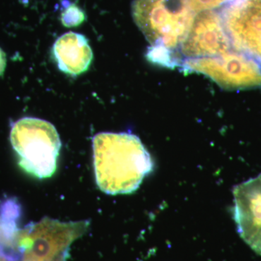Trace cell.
Listing matches in <instances>:
<instances>
[{"label":"cell","instance_id":"obj_12","mask_svg":"<svg viewBox=\"0 0 261 261\" xmlns=\"http://www.w3.org/2000/svg\"><path fill=\"white\" fill-rule=\"evenodd\" d=\"M231 0H189L196 13L205 10H217Z\"/></svg>","mask_w":261,"mask_h":261},{"label":"cell","instance_id":"obj_14","mask_svg":"<svg viewBox=\"0 0 261 261\" xmlns=\"http://www.w3.org/2000/svg\"><path fill=\"white\" fill-rule=\"evenodd\" d=\"M67 252L66 253L63 254V255H61V257H58V258H57L56 260H55L54 261H65V257H66Z\"/></svg>","mask_w":261,"mask_h":261},{"label":"cell","instance_id":"obj_10","mask_svg":"<svg viewBox=\"0 0 261 261\" xmlns=\"http://www.w3.org/2000/svg\"><path fill=\"white\" fill-rule=\"evenodd\" d=\"M20 208L15 201L9 200L0 206V247L12 256L20 258L16 241Z\"/></svg>","mask_w":261,"mask_h":261},{"label":"cell","instance_id":"obj_13","mask_svg":"<svg viewBox=\"0 0 261 261\" xmlns=\"http://www.w3.org/2000/svg\"><path fill=\"white\" fill-rule=\"evenodd\" d=\"M6 67V56L4 51L0 48V76L4 73Z\"/></svg>","mask_w":261,"mask_h":261},{"label":"cell","instance_id":"obj_1","mask_svg":"<svg viewBox=\"0 0 261 261\" xmlns=\"http://www.w3.org/2000/svg\"><path fill=\"white\" fill-rule=\"evenodd\" d=\"M92 147L96 182L108 195L133 193L153 170L148 151L132 134H97Z\"/></svg>","mask_w":261,"mask_h":261},{"label":"cell","instance_id":"obj_15","mask_svg":"<svg viewBox=\"0 0 261 261\" xmlns=\"http://www.w3.org/2000/svg\"><path fill=\"white\" fill-rule=\"evenodd\" d=\"M259 175H260V176H261V173H260V174H259Z\"/></svg>","mask_w":261,"mask_h":261},{"label":"cell","instance_id":"obj_2","mask_svg":"<svg viewBox=\"0 0 261 261\" xmlns=\"http://www.w3.org/2000/svg\"><path fill=\"white\" fill-rule=\"evenodd\" d=\"M197 13L189 0H135L132 15L150 44L149 61L163 66H178L177 54Z\"/></svg>","mask_w":261,"mask_h":261},{"label":"cell","instance_id":"obj_7","mask_svg":"<svg viewBox=\"0 0 261 261\" xmlns=\"http://www.w3.org/2000/svg\"><path fill=\"white\" fill-rule=\"evenodd\" d=\"M231 49L219 10L200 12L178 49V66L185 60L219 56Z\"/></svg>","mask_w":261,"mask_h":261},{"label":"cell","instance_id":"obj_5","mask_svg":"<svg viewBox=\"0 0 261 261\" xmlns=\"http://www.w3.org/2000/svg\"><path fill=\"white\" fill-rule=\"evenodd\" d=\"M180 66L187 71L205 75L228 90L261 87L260 65L233 49L219 56L185 60Z\"/></svg>","mask_w":261,"mask_h":261},{"label":"cell","instance_id":"obj_11","mask_svg":"<svg viewBox=\"0 0 261 261\" xmlns=\"http://www.w3.org/2000/svg\"><path fill=\"white\" fill-rule=\"evenodd\" d=\"M61 20L64 27L72 28L83 23L86 20V15L80 7L73 3H68L62 11Z\"/></svg>","mask_w":261,"mask_h":261},{"label":"cell","instance_id":"obj_8","mask_svg":"<svg viewBox=\"0 0 261 261\" xmlns=\"http://www.w3.org/2000/svg\"><path fill=\"white\" fill-rule=\"evenodd\" d=\"M233 219L240 238L261 255V176L252 178L233 189Z\"/></svg>","mask_w":261,"mask_h":261},{"label":"cell","instance_id":"obj_3","mask_svg":"<svg viewBox=\"0 0 261 261\" xmlns=\"http://www.w3.org/2000/svg\"><path fill=\"white\" fill-rule=\"evenodd\" d=\"M10 142L20 168L34 177H51L57 169L61 148L60 136L51 123L25 117L15 122Z\"/></svg>","mask_w":261,"mask_h":261},{"label":"cell","instance_id":"obj_6","mask_svg":"<svg viewBox=\"0 0 261 261\" xmlns=\"http://www.w3.org/2000/svg\"><path fill=\"white\" fill-rule=\"evenodd\" d=\"M219 11L232 49L261 68V0H231Z\"/></svg>","mask_w":261,"mask_h":261},{"label":"cell","instance_id":"obj_4","mask_svg":"<svg viewBox=\"0 0 261 261\" xmlns=\"http://www.w3.org/2000/svg\"><path fill=\"white\" fill-rule=\"evenodd\" d=\"M89 221L61 222L45 217L19 229L17 252L20 261H54L66 253L68 247L87 232Z\"/></svg>","mask_w":261,"mask_h":261},{"label":"cell","instance_id":"obj_9","mask_svg":"<svg viewBox=\"0 0 261 261\" xmlns=\"http://www.w3.org/2000/svg\"><path fill=\"white\" fill-rule=\"evenodd\" d=\"M51 53L58 68L71 75L87 71L93 59L88 40L78 33L68 32L58 38L53 44Z\"/></svg>","mask_w":261,"mask_h":261}]
</instances>
